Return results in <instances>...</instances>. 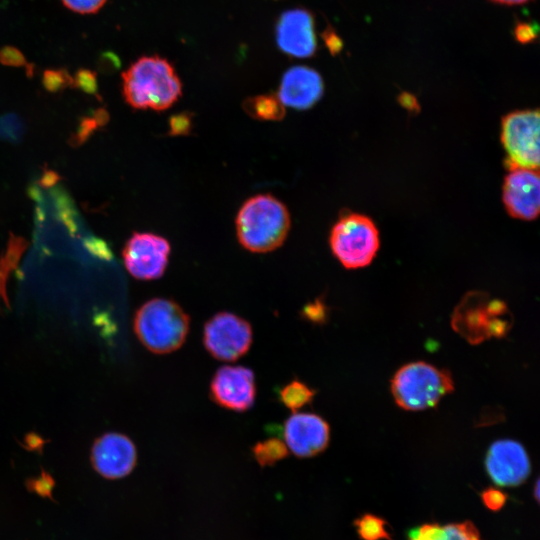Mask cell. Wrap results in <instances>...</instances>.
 <instances>
[{
	"instance_id": "1",
	"label": "cell",
	"mask_w": 540,
	"mask_h": 540,
	"mask_svg": "<svg viewBox=\"0 0 540 540\" xmlns=\"http://www.w3.org/2000/svg\"><path fill=\"white\" fill-rule=\"evenodd\" d=\"M125 101L135 109L162 111L182 94V84L173 66L157 55L143 56L122 75Z\"/></svg>"
},
{
	"instance_id": "2",
	"label": "cell",
	"mask_w": 540,
	"mask_h": 540,
	"mask_svg": "<svg viewBox=\"0 0 540 540\" xmlns=\"http://www.w3.org/2000/svg\"><path fill=\"white\" fill-rule=\"evenodd\" d=\"M291 225L286 206L270 194L249 198L236 217V231L240 244L255 253H266L279 248Z\"/></svg>"
},
{
	"instance_id": "3",
	"label": "cell",
	"mask_w": 540,
	"mask_h": 540,
	"mask_svg": "<svg viewBox=\"0 0 540 540\" xmlns=\"http://www.w3.org/2000/svg\"><path fill=\"white\" fill-rule=\"evenodd\" d=\"M133 326L139 341L150 352L168 354L184 344L190 317L174 300L153 298L136 311Z\"/></svg>"
},
{
	"instance_id": "4",
	"label": "cell",
	"mask_w": 540,
	"mask_h": 540,
	"mask_svg": "<svg viewBox=\"0 0 540 540\" xmlns=\"http://www.w3.org/2000/svg\"><path fill=\"white\" fill-rule=\"evenodd\" d=\"M454 390L450 372L423 361L402 366L391 380L396 404L410 411L432 408Z\"/></svg>"
},
{
	"instance_id": "5",
	"label": "cell",
	"mask_w": 540,
	"mask_h": 540,
	"mask_svg": "<svg viewBox=\"0 0 540 540\" xmlns=\"http://www.w3.org/2000/svg\"><path fill=\"white\" fill-rule=\"evenodd\" d=\"M511 324L507 305L479 291L467 293L451 319L452 328L470 344H480L491 337H504Z\"/></svg>"
},
{
	"instance_id": "6",
	"label": "cell",
	"mask_w": 540,
	"mask_h": 540,
	"mask_svg": "<svg viewBox=\"0 0 540 540\" xmlns=\"http://www.w3.org/2000/svg\"><path fill=\"white\" fill-rule=\"evenodd\" d=\"M329 242L333 255L345 268H363L373 261L379 250V231L369 217L349 213L334 224Z\"/></svg>"
},
{
	"instance_id": "7",
	"label": "cell",
	"mask_w": 540,
	"mask_h": 540,
	"mask_svg": "<svg viewBox=\"0 0 540 540\" xmlns=\"http://www.w3.org/2000/svg\"><path fill=\"white\" fill-rule=\"evenodd\" d=\"M501 143L510 168H539V111L517 110L501 121Z\"/></svg>"
},
{
	"instance_id": "8",
	"label": "cell",
	"mask_w": 540,
	"mask_h": 540,
	"mask_svg": "<svg viewBox=\"0 0 540 540\" xmlns=\"http://www.w3.org/2000/svg\"><path fill=\"white\" fill-rule=\"evenodd\" d=\"M253 331L250 323L231 312H218L204 325L203 344L217 360L235 361L251 347Z\"/></svg>"
},
{
	"instance_id": "9",
	"label": "cell",
	"mask_w": 540,
	"mask_h": 540,
	"mask_svg": "<svg viewBox=\"0 0 540 540\" xmlns=\"http://www.w3.org/2000/svg\"><path fill=\"white\" fill-rule=\"evenodd\" d=\"M169 242L153 233L135 232L125 244L123 260L128 272L139 280L160 278L167 267Z\"/></svg>"
},
{
	"instance_id": "10",
	"label": "cell",
	"mask_w": 540,
	"mask_h": 540,
	"mask_svg": "<svg viewBox=\"0 0 540 540\" xmlns=\"http://www.w3.org/2000/svg\"><path fill=\"white\" fill-rule=\"evenodd\" d=\"M210 398L217 405L235 412L249 410L256 397L255 376L244 366H222L212 377Z\"/></svg>"
},
{
	"instance_id": "11",
	"label": "cell",
	"mask_w": 540,
	"mask_h": 540,
	"mask_svg": "<svg viewBox=\"0 0 540 540\" xmlns=\"http://www.w3.org/2000/svg\"><path fill=\"white\" fill-rule=\"evenodd\" d=\"M485 468L496 485L515 487L528 478L531 463L522 444L504 439L495 441L488 449Z\"/></svg>"
},
{
	"instance_id": "12",
	"label": "cell",
	"mask_w": 540,
	"mask_h": 540,
	"mask_svg": "<svg viewBox=\"0 0 540 540\" xmlns=\"http://www.w3.org/2000/svg\"><path fill=\"white\" fill-rule=\"evenodd\" d=\"M502 199L508 214L516 219L532 221L540 208L538 170L510 168L505 176Z\"/></svg>"
},
{
	"instance_id": "13",
	"label": "cell",
	"mask_w": 540,
	"mask_h": 540,
	"mask_svg": "<svg viewBox=\"0 0 540 540\" xmlns=\"http://www.w3.org/2000/svg\"><path fill=\"white\" fill-rule=\"evenodd\" d=\"M137 461L133 441L121 433H106L96 439L91 449L93 468L104 478L119 479L128 475Z\"/></svg>"
},
{
	"instance_id": "14",
	"label": "cell",
	"mask_w": 540,
	"mask_h": 540,
	"mask_svg": "<svg viewBox=\"0 0 540 540\" xmlns=\"http://www.w3.org/2000/svg\"><path fill=\"white\" fill-rule=\"evenodd\" d=\"M287 448L299 458H308L323 452L330 440L328 423L319 415L302 412L292 414L284 424Z\"/></svg>"
},
{
	"instance_id": "15",
	"label": "cell",
	"mask_w": 540,
	"mask_h": 540,
	"mask_svg": "<svg viewBox=\"0 0 540 540\" xmlns=\"http://www.w3.org/2000/svg\"><path fill=\"white\" fill-rule=\"evenodd\" d=\"M279 48L287 55L306 58L315 54L317 39L313 15L305 9L284 12L276 28Z\"/></svg>"
},
{
	"instance_id": "16",
	"label": "cell",
	"mask_w": 540,
	"mask_h": 540,
	"mask_svg": "<svg viewBox=\"0 0 540 540\" xmlns=\"http://www.w3.org/2000/svg\"><path fill=\"white\" fill-rule=\"evenodd\" d=\"M323 92V79L316 70L295 66L283 75L277 96L284 106L306 110L319 101Z\"/></svg>"
},
{
	"instance_id": "17",
	"label": "cell",
	"mask_w": 540,
	"mask_h": 540,
	"mask_svg": "<svg viewBox=\"0 0 540 540\" xmlns=\"http://www.w3.org/2000/svg\"><path fill=\"white\" fill-rule=\"evenodd\" d=\"M409 540H482L478 529L470 521L424 524L412 531Z\"/></svg>"
},
{
	"instance_id": "18",
	"label": "cell",
	"mask_w": 540,
	"mask_h": 540,
	"mask_svg": "<svg viewBox=\"0 0 540 540\" xmlns=\"http://www.w3.org/2000/svg\"><path fill=\"white\" fill-rule=\"evenodd\" d=\"M243 108L250 117L257 120L278 121L285 116V106L273 94L249 97L243 102Z\"/></svg>"
},
{
	"instance_id": "19",
	"label": "cell",
	"mask_w": 540,
	"mask_h": 540,
	"mask_svg": "<svg viewBox=\"0 0 540 540\" xmlns=\"http://www.w3.org/2000/svg\"><path fill=\"white\" fill-rule=\"evenodd\" d=\"M315 395V390L306 383L293 379L279 391V400L292 412L311 403Z\"/></svg>"
},
{
	"instance_id": "20",
	"label": "cell",
	"mask_w": 540,
	"mask_h": 540,
	"mask_svg": "<svg viewBox=\"0 0 540 540\" xmlns=\"http://www.w3.org/2000/svg\"><path fill=\"white\" fill-rule=\"evenodd\" d=\"M252 454L257 463L264 467L273 465L288 456V448L284 441L276 437L257 442L252 447Z\"/></svg>"
},
{
	"instance_id": "21",
	"label": "cell",
	"mask_w": 540,
	"mask_h": 540,
	"mask_svg": "<svg viewBox=\"0 0 540 540\" xmlns=\"http://www.w3.org/2000/svg\"><path fill=\"white\" fill-rule=\"evenodd\" d=\"M358 535L362 540H390L386 522L373 514H365L355 521Z\"/></svg>"
},
{
	"instance_id": "22",
	"label": "cell",
	"mask_w": 540,
	"mask_h": 540,
	"mask_svg": "<svg viewBox=\"0 0 540 540\" xmlns=\"http://www.w3.org/2000/svg\"><path fill=\"white\" fill-rule=\"evenodd\" d=\"M73 78L63 69H48L43 73V84L49 91H57L72 85Z\"/></svg>"
},
{
	"instance_id": "23",
	"label": "cell",
	"mask_w": 540,
	"mask_h": 540,
	"mask_svg": "<svg viewBox=\"0 0 540 540\" xmlns=\"http://www.w3.org/2000/svg\"><path fill=\"white\" fill-rule=\"evenodd\" d=\"M23 132L22 122L13 114L0 117V137L4 140L18 141Z\"/></svg>"
},
{
	"instance_id": "24",
	"label": "cell",
	"mask_w": 540,
	"mask_h": 540,
	"mask_svg": "<svg viewBox=\"0 0 540 540\" xmlns=\"http://www.w3.org/2000/svg\"><path fill=\"white\" fill-rule=\"evenodd\" d=\"M63 5L79 14H93L99 11L107 0H61Z\"/></svg>"
},
{
	"instance_id": "25",
	"label": "cell",
	"mask_w": 540,
	"mask_h": 540,
	"mask_svg": "<svg viewBox=\"0 0 540 540\" xmlns=\"http://www.w3.org/2000/svg\"><path fill=\"white\" fill-rule=\"evenodd\" d=\"M72 85L87 93H95L97 90L96 73L88 69H80L76 72Z\"/></svg>"
},
{
	"instance_id": "26",
	"label": "cell",
	"mask_w": 540,
	"mask_h": 540,
	"mask_svg": "<svg viewBox=\"0 0 540 540\" xmlns=\"http://www.w3.org/2000/svg\"><path fill=\"white\" fill-rule=\"evenodd\" d=\"M514 37L521 44H528L538 37V27L532 22L517 21L514 27Z\"/></svg>"
},
{
	"instance_id": "27",
	"label": "cell",
	"mask_w": 540,
	"mask_h": 540,
	"mask_svg": "<svg viewBox=\"0 0 540 540\" xmlns=\"http://www.w3.org/2000/svg\"><path fill=\"white\" fill-rule=\"evenodd\" d=\"M483 504L491 511L500 510L506 503V494L498 488L489 487L481 494Z\"/></svg>"
},
{
	"instance_id": "28",
	"label": "cell",
	"mask_w": 540,
	"mask_h": 540,
	"mask_svg": "<svg viewBox=\"0 0 540 540\" xmlns=\"http://www.w3.org/2000/svg\"><path fill=\"white\" fill-rule=\"evenodd\" d=\"M0 63L11 67L28 66L24 54L13 46H4L0 49Z\"/></svg>"
},
{
	"instance_id": "29",
	"label": "cell",
	"mask_w": 540,
	"mask_h": 540,
	"mask_svg": "<svg viewBox=\"0 0 540 540\" xmlns=\"http://www.w3.org/2000/svg\"><path fill=\"white\" fill-rule=\"evenodd\" d=\"M322 38L331 55L335 56L341 52L343 41L333 27L328 25L322 33Z\"/></svg>"
},
{
	"instance_id": "30",
	"label": "cell",
	"mask_w": 540,
	"mask_h": 540,
	"mask_svg": "<svg viewBox=\"0 0 540 540\" xmlns=\"http://www.w3.org/2000/svg\"><path fill=\"white\" fill-rule=\"evenodd\" d=\"M190 116L187 113L175 115L170 120V128L173 134H186L190 128Z\"/></svg>"
},
{
	"instance_id": "31",
	"label": "cell",
	"mask_w": 540,
	"mask_h": 540,
	"mask_svg": "<svg viewBox=\"0 0 540 540\" xmlns=\"http://www.w3.org/2000/svg\"><path fill=\"white\" fill-rule=\"evenodd\" d=\"M98 64L102 71L109 72L119 68L120 60L117 55L106 52L100 56Z\"/></svg>"
},
{
	"instance_id": "32",
	"label": "cell",
	"mask_w": 540,
	"mask_h": 540,
	"mask_svg": "<svg viewBox=\"0 0 540 540\" xmlns=\"http://www.w3.org/2000/svg\"><path fill=\"white\" fill-rule=\"evenodd\" d=\"M305 313L307 317L313 321H318L324 318V307L322 303H314L313 305L307 306Z\"/></svg>"
},
{
	"instance_id": "33",
	"label": "cell",
	"mask_w": 540,
	"mask_h": 540,
	"mask_svg": "<svg viewBox=\"0 0 540 540\" xmlns=\"http://www.w3.org/2000/svg\"><path fill=\"white\" fill-rule=\"evenodd\" d=\"M399 100L405 107L413 108L416 105L415 98L407 93L401 94Z\"/></svg>"
},
{
	"instance_id": "34",
	"label": "cell",
	"mask_w": 540,
	"mask_h": 540,
	"mask_svg": "<svg viewBox=\"0 0 540 540\" xmlns=\"http://www.w3.org/2000/svg\"><path fill=\"white\" fill-rule=\"evenodd\" d=\"M490 1L497 4H501V5H521L531 0H490Z\"/></svg>"
},
{
	"instance_id": "35",
	"label": "cell",
	"mask_w": 540,
	"mask_h": 540,
	"mask_svg": "<svg viewBox=\"0 0 540 540\" xmlns=\"http://www.w3.org/2000/svg\"><path fill=\"white\" fill-rule=\"evenodd\" d=\"M534 497L536 498L537 501L539 500V481H537L536 484H535Z\"/></svg>"
}]
</instances>
